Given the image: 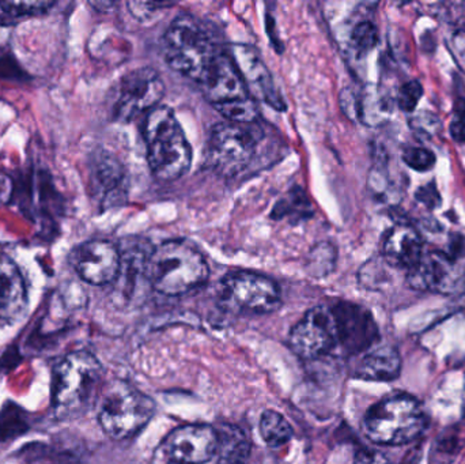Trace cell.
I'll use <instances>...</instances> for the list:
<instances>
[{"label":"cell","mask_w":465,"mask_h":464,"mask_svg":"<svg viewBox=\"0 0 465 464\" xmlns=\"http://www.w3.org/2000/svg\"><path fill=\"white\" fill-rule=\"evenodd\" d=\"M203 253L185 240H168L153 248L146 264V281L163 296L191 293L209 281Z\"/></svg>","instance_id":"1"},{"label":"cell","mask_w":465,"mask_h":464,"mask_svg":"<svg viewBox=\"0 0 465 464\" xmlns=\"http://www.w3.org/2000/svg\"><path fill=\"white\" fill-rule=\"evenodd\" d=\"M143 139L147 163L160 182H174L190 171L193 147L173 109L158 105L144 116Z\"/></svg>","instance_id":"2"},{"label":"cell","mask_w":465,"mask_h":464,"mask_svg":"<svg viewBox=\"0 0 465 464\" xmlns=\"http://www.w3.org/2000/svg\"><path fill=\"white\" fill-rule=\"evenodd\" d=\"M163 48L169 67L199 84L223 52L203 24L190 14H182L171 22Z\"/></svg>","instance_id":"3"},{"label":"cell","mask_w":465,"mask_h":464,"mask_svg":"<svg viewBox=\"0 0 465 464\" xmlns=\"http://www.w3.org/2000/svg\"><path fill=\"white\" fill-rule=\"evenodd\" d=\"M363 432L380 446H404L418 440L429 427L420 403L409 395L387 398L369 409L363 419Z\"/></svg>","instance_id":"4"},{"label":"cell","mask_w":465,"mask_h":464,"mask_svg":"<svg viewBox=\"0 0 465 464\" xmlns=\"http://www.w3.org/2000/svg\"><path fill=\"white\" fill-rule=\"evenodd\" d=\"M103 367L93 354H67L54 370L52 406L60 420L74 419L86 410L97 391Z\"/></svg>","instance_id":"5"},{"label":"cell","mask_w":465,"mask_h":464,"mask_svg":"<svg viewBox=\"0 0 465 464\" xmlns=\"http://www.w3.org/2000/svg\"><path fill=\"white\" fill-rule=\"evenodd\" d=\"M155 403L143 392L127 384H112L101 400L98 421L114 440L135 438L155 414Z\"/></svg>","instance_id":"6"},{"label":"cell","mask_w":465,"mask_h":464,"mask_svg":"<svg viewBox=\"0 0 465 464\" xmlns=\"http://www.w3.org/2000/svg\"><path fill=\"white\" fill-rule=\"evenodd\" d=\"M254 124L225 120L210 131L207 161L221 176L232 177L248 168L256 153L257 136Z\"/></svg>","instance_id":"7"},{"label":"cell","mask_w":465,"mask_h":464,"mask_svg":"<svg viewBox=\"0 0 465 464\" xmlns=\"http://www.w3.org/2000/svg\"><path fill=\"white\" fill-rule=\"evenodd\" d=\"M223 301L232 311L265 315L282 305V291L272 278L253 271H232L221 281Z\"/></svg>","instance_id":"8"},{"label":"cell","mask_w":465,"mask_h":464,"mask_svg":"<svg viewBox=\"0 0 465 464\" xmlns=\"http://www.w3.org/2000/svg\"><path fill=\"white\" fill-rule=\"evenodd\" d=\"M165 95V84L160 73L152 67H141L123 76L114 97V117L119 122H133L146 116L161 105Z\"/></svg>","instance_id":"9"},{"label":"cell","mask_w":465,"mask_h":464,"mask_svg":"<svg viewBox=\"0 0 465 464\" xmlns=\"http://www.w3.org/2000/svg\"><path fill=\"white\" fill-rule=\"evenodd\" d=\"M292 353L314 360L338 351V334L331 304L317 305L305 313L289 335Z\"/></svg>","instance_id":"10"},{"label":"cell","mask_w":465,"mask_h":464,"mask_svg":"<svg viewBox=\"0 0 465 464\" xmlns=\"http://www.w3.org/2000/svg\"><path fill=\"white\" fill-rule=\"evenodd\" d=\"M157 449L180 464H206L217 455V429L209 425H184L172 430Z\"/></svg>","instance_id":"11"},{"label":"cell","mask_w":465,"mask_h":464,"mask_svg":"<svg viewBox=\"0 0 465 464\" xmlns=\"http://www.w3.org/2000/svg\"><path fill=\"white\" fill-rule=\"evenodd\" d=\"M71 264L84 282L104 286L114 283L122 267L120 250L106 240H90L74 248Z\"/></svg>","instance_id":"12"},{"label":"cell","mask_w":465,"mask_h":464,"mask_svg":"<svg viewBox=\"0 0 465 464\" xmlns=\"http://www.w3.org/2000/svg\"><path fill=\"white\" fill-rule=\"evenodd\" d=\"M338 334V351L357 354L368 350L379 340V329L366 308L352 302L331 304Z\"/></svg>","instance_id":"13"},{"label":"cell","mask_w":465,"mask_h":464,"mask_svg":"<svg viewBox=\"0 0 465 464\" xmlns=\"http://www.w3.org/2000/svg\"><path fill=\"white\" fill-rule=\"evenodd\" d=\"M229 54L234 62L235 67L240 71L243 84L252 98L262 101L276 111L286 109V103L282 98L279 90L276 89L275 82H273L267 64L262 62V56L253 46L246 45V44H235L229 51Z\"/></svg>","instance_id":"14"},{"label":"cell","mask_w":465,"mask_h":464,"mask_svg":"<svg viewBox=\"0 0 465 464\" xmlns=\"http://www.w3.org/2000/svg\"><path fill=\"white\" fill-rule=\"evenodd\" d=\"M201 86L207 100L218 112L252 98L229 52L218 54Z\"/></svg>","instance_id":"15"},{"label":"cell","mask_w":465,"mask_h":464,"mask_svg":"<svg viewBox=\"0 0 465 464\" xmlns=\"http://www.w3.org/2000/svg\"><path fill=\"white\" fill-rule=\"evenodd\" d=\"M92 184L104 206L120 203L127 196V174L122 163L108 153H98L92 163Z\"/></svg>","instance_id":"16"},{"label":"cell","mask_w":465,"mask_h":464,"mask_svg":"<svg viewBox=\"0 0 465 464\" xmlns=\"http://www.w3.org/2000/svg\"><path fill=\"white\" fill-rule=\"evenodd\" d=\"M382 256L391 267L411 271L423 258V242L420 233L406 225L391 229L382 244Z\"/></svg>","instance_id":"17"},{"label":"cell","mask_w":465,"mask_h":464,"mask_svg":"<svg viewBox=\"0 0 465 464\" xmlns=\"http://www.w3.org/2000/svg\"><path fill=\"white\" fill-rule=\"evenodd\" d=\"M455 261L441 251L423 256L420 263L409 272V283L417 291H448L453 282Z\"/></svg>","instance_id":"18"},{"label":"cell","mask_w":465,"mask_h":464,"mask_svg":"<svg viewBox=\"0 0 465 464\" xmlns=\"http://www.w3.org/2000/svg\"><path fill=\"white\" fill-rule=\"evenodd\" d=\"M26 307V286L16 264L0 258V319L10 321Z\"/></svg>","instance_id":"19"},{"label":"cell","mask_w":465,"mask_h":464,"mask_svg":"<svg viewBox=\"0 0 465 464\" xmlns=\"http://www.w3.org/2000/svg\"><path fill=\"white\" fill-rule=\"evenodd\" d=\"M401 370V359L392 346H381L362 357L355 375L369 381H391L399 378Z\"/></svg>","instance_id":"20"},{"label":"cell","mask_w":465,"mask_h":464,"mask_svg":"<svg viewBox=\"0 0 465 464\" xmlns=\"http://www.w3.org/2000/svg\"><path fill=\"white\" fill-rule=\"evenodd\" d=\"M218 433L217 464H246L251 455L248 436L235 425L223 424Z\"/></svg>","instance_id":"21"},{"label":"cell","mask_w":465,"mask_h":464,"mask_svg":"<svg viewBox=\"0 0 465 464\" xmlns=\"http://www.w3.org/2000/svg\"><path fill=\"white\" fill-rule=\"evenodd\" d=\"M259 432L270 449H279L292 438V425L275 410H265L260 417Z\"/></svg>","instance_id":"22"},{"label":"cell","mask_w":465,"mask_h":464,"mask_svg":"<svg viewBox=\"0 0 465 464\" xmlns=\"http://www.w3.org/2000/svg\"><path fill=\"white\" fill-rule=\"evenodd\" d=\"M338 259V250L328 242L314 245L308 255V271L314 277H324L333 271Z\"/></svg>","instance_id":"23"},{"label":"cell","mask_w":465,"mask_h":464,"mask_svg":"<svg viewBox=\"0 0 465 464\" xmlns=\"http://www.w3.org/2000/svg\"><path fill=\"white\" fill-rule=\"evenodd\" d=\"M311 202L308 201L305 193L298 190L276 204L272 217H276L275 220L287 218V220L300 221L302 218L311 217Z\"/></svg>","instance_id":"24"},{"label":"cell","mask_w":465,"mask_h":464,"mask_svg":"<svg viewBox=\"0 0 465 464\" xmlns=\"http://www.w3.org/2000/svg\"><path fill=\"white\" fill-rule=\"evenodd\" d=\"M379 43L376 25L371 21H361L354 25L350 33V48L357 56H365L373 51Z\"/></svg>","instance_id":"25"},{"label":"cell","mask_w":465,"mask_h":464,"mask_svg":"<svg viewBox=\"0 0 465 464\" xmlns=\"http://www.w3.org/2000/svg\"><path fill=\"white\" fill-rule=\"evenodd\" d=\"M403 161L417 172H429L436 165V155L423 147H409L404 150Z\"/></svg>","instance_id":"26"},{"label":"cell","mask_w":465,"mask_h":464,"mask_svg":"<svg viewBox=\"0 0 465 464\" xmlns=\"http://www.w3.org/2000/svg\"><path fill=\"white\" fill-rule=\"evenodd\" d=\"M423 94L422 84L418 81H410L401 87L399 92L398 104L401 111L412 112L417 108L420 97Z\"/></svg>","instance_id":"27"},{"label":"cell","mask_w":465,"mask_h":464,"mask_svg":"<svg viewBox=\"0 0 465 464\" xmlns=\"http://www.w3.org/2000/svg\"><path fill=\"white\" fill-rule=\"evenodd\" d=\"M174 3H161V2H130L128 3V8H130L131 14L135 18L141 19V21H146V19L152 18L155 14L163 13L168 8L173 7Z\"/></svg>","instance_id":"28"},{"label":"cell","mask_w":465,"mask_h":464,"mask_svg":"<svg viewBox=\"0 0 465 464\" xmlns=\"http://www.w3.org/2000/svg\"><path fill=\"white\" fill-rule=\"evenodd\" d=\"M54 5L52 2H5L0 7L13 15H27V14L44 13Z\"/></svg>","instance_id":"29"},{"label":"cell","mask_w":465,"mask_h":464,"mask_svg":"<svg viewBox=\"0 0 465 464\" xmlns=\"http://www.w3.org/2000/svg\"><path fill=\"white\" fill-rule=\"evenodd\" d=\"M410 125L414 128L415 133H422L425 136H434L441 128L439 117L436 114L422 112L411 119Z\"/></svg>","instance_id":"30"},{"label":"cell","mask_w":465,"mask_h":464,"mask_svg":"<svg viewBox=\"0 0 465 464\" xmlns=\"http://www.w3.org/2000/svg\"><path fill=\"white\" fill-rule=\"evenodd\" d=\"M450 135L453 141L458 143L465 142V98L459 97L455 101V108H453L452 122L450 125Z\"/></svg>","instance_id":"31"},{"label":"cell","mask_w":465,"mask_h":464,"mask_svg":"<svg viewBox=\"0 0 465 464\" xmlns=\"http://www.w3.org/2000/svg\"><path fill=\"white\" fill-rule=\"evenodd\" d=\"M415 198L420 203L430 210L439 209L442 204L441 195L437 190L436 183H429L428 185L418 188Z\"/></svg>","instance_id":"32"},{"label":"cell","mask_w":465,"mask_h":464,"mask_svg":"<svg viewBox=\"0 0 465 464\" xmlns=\"http://www.w3.org/2000/svg\"><path fill=\"white\" fill-rule=\"evenodd\" d=\"M450 43L453 57H455L460 70L465 74V30H455L452 33Z\"/></svg>","instance_id":"33"},{"label":"cell","mask_w":465,"mask_h":464,"mask_svg":"<svg viewBox=\"0 0 465 464\" xmlns=\"http://www.w3.org/2000/svg\"><path fill=\"white\" fill-rule=\"evenodd\" d=\"M354 464H393L387 455L379 451H360L355 457Z\"/></svg>","instance_id":"34"},{"label":"cell","mask_w":465,"mask_h":464,"mask_svg":"<svg viewBox=\"0 0 465 464\" xmlns=\"http://www.w3.org/2000/svg\"><path fill=\"white\" fill-rule=\"evenodd\" d=\"M11 37V26L7 21L0 18V49L7 45Z\"/></svg>","instance_id":"35"},{"label":"cell","mask_w":465,"mask_h":464,"mask_svg":"<svg viewBox=\"0 0 465 464\" xmlns=\"http://www.w3.org/2000/svg\"><path fill=\"white\" fill-rule=\"evenodd\" d=\"M152 464H180V463H177V462H174V460L169 459V458H166L165 455L163 454V452L158 451V449H155L154 457H153Z\"/></svg>","instance_id":"36"}]
</instances>
